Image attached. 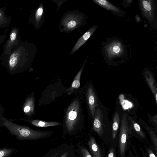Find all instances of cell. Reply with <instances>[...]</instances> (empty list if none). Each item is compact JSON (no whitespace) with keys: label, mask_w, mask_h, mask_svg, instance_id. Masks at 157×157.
<instances>
[{"label":"cell","mask_w":157,"mask_h":157,"mask_svg":"<svg viewBox=\"0 0 157 157\" xmlns=\"http://www.w3.org/2000/svg\"><path fill=\"white\" fill-rule=\"evenodd\" d=\"M33 44L21 40L12 49L11 53L2 64L11 74L22 72L27 69L32 62L35 55Z\"/></svg>","instance_id":"1"},{"label":"cell","mask_w":157,"mask_h":157,"mask_svg":"<svg viewBox=\"0 0 157 157\" xmlns=\"http://www.w3.org/2000/svg\"><path fill=\"white\" fill-rule=\"evenodd\" d=\"M83 101L82 95L78 93L64 109L63 124L64 131L68 133L75 132L83 127L85 117Z\"/></svg>","instance_id":"2"},{"label":"cell","mask_w":157,"mask_h":157,"mask_svg":"<svg viewBox=\"0 0 157 157\" xmlns=\"http://www.w3.org/2000/svg\"><path fill=\"white\" fill-rule=\"evenodd\" d=\"M0 117V126L5 127L18 140H36L45 138L54 133L52 131L34 130L27 126L14 123L3 116Z\"/></svg>","instance_id":"3"},{"label":"cell","mask_w":157,"mask_h":157,"mask_svg":"<svg viewBox=\"0 0 157 157\" xmlns=\"http://www.w3.org/2000/svg\"><path fill=\"white\" fill-rule=\"evenodd\" d=\"M65 93H66V87L63 85L59 78L52 82L43 91L39 100V104L46 105L55 101L56 98Z\"/></svg>","instance_id":"4"},{"label":"cell","mask_w":157,"mask_h":157,"mask_svg":"<svg viewBox=\"0 0 157 157\" xmlns=\"http://www.w3.org/2000/svg\"><path fill=\"white\" fill-rule=\"evenodd\" d=\"M78 93L84 98L88 115L92 121L97 109L98 107L94 88L91 80L88 81Z\"/></svg>","instance_id":"5"},{"label":"cell","mask_w":157,"mask_h":157,"mask_svg":"<svg viewBox=\"0 0 157 157\" xmlns=\"http://www.w3.org/2000/svg\"><path fill=\"white\" fill-rule=\"evenodd\" d=\"M83 19V15L81 13L71 12L62 18L60 24L61 30L63 32L71 31L81 25Z\"/></svg>","instance_id":"6"},{"label":"cell","mask_w":157,"mask_h":157,"mask_svg":"<svg viewBox=\"0 0 157 157\" xmlns=\"http://www.w3.org/2000/svg\"><path fill=\"white\" fill-rule=\"evenodd\" d=\"M20 40V35L19 34V29L16 27H12L10 37L2 46V52L0 56V59L2 62L8 58L11 53L12 48L17 44Z\"/></svg>","instance_id":"7"},{"label":"cell","mask_w":157,"mask_h":157,"mask_svg":"<svg viewBox=\"0 0 157 157\" xmlns=\"http://www.w3.org/2000/svg\"><path fill=\"white\" fill-rule=\"evenodd\" d=\"M128 115L124 112L122 115L119 134V146L120 155L123 157L126 150L128 134L130 132L128 122Z\"/></svg>","instance_id":"8"},{"label":"cell","mask_w":157,"mask_h":157,"mask_svg":"<svg viewBox=\"0 0 157 157\" xmlns=\"http://www.w3.org/2000/svg\"><path fill=\"white\" fill-rule=\"evenodd\" d=\"M139 3L143 15L151 22L155 17V2L153 0H139Z\"/></svg>","instance_id":"9"},{"label":"cell","mask_w":157,"mask_h":157,"mask_svg":"<svg viewBox=\"0 0 157 157\" xmlns=\"http://www.w3.org/2000/svg\"><path fill=\"white\" fill-rule=\"evenodd\" d=\"M104 115L99 107L95 113L93 120V129L98 135L102 136L104 133Z\"/></svg>","instance_id":"10"},{"label":"cell","mask_w":157,"mask_h":157,"mask_svg":"<svg viewBox=\"0 0 157 157\" xmlns=\"http://www.w3.org/2000/svg\"><path fill=\"white\" fill-rule=\"evenodd\" d=\"M35 93L33 92L26 98L23 106L24 114L28 120H31L35 114Z\"/></svg>","instance_id":"11"},{"label":"cell","mask_w":157,"mask_h":157,"mask_svg":"<svg viewBox=\"0 0 157 157\" xmlns=\"http://www.w3.org/2000/svg\"><path fill=\"white\" fill-rule=\"evenodd\" d=\"M87 59V58L86 59L83 66L74 78L70 86L68 87H66V92L67 95H70L74 93H78L81 89V77Z\"/></svg>","instance_id":"12"},{"label":"cell","mask_w":157,"mask_h":157,"mask_svg":"<svg viewBox=\"0 0 157 157\" xmlns=\"http://www.w3.org/2000/svg\"><path fill=\"white\" fill-rule=\"evenodd\" d=\"M98 27L97 25H94L91 27L78 39L72 49L70 53V55L74 53L86 42L97 29Z\"/></svg>","instance_id":"13"},{"label":"cell","mask_w":157,"mask_h":157,"mask_svg":"<svg viewBox=\"0 0 157 157\" xmlns=\"http://www.w3.org/2000/svg\"><path fill=\"white\" fill-rule=\"evenodd\" d=\"M44 13L43 6L42 3H41L30 18V21L35 29H37V28L40 25L43 21Z\"/></svg>","instance_id":"14"},{"label":"cell","mask_w":157,"mask_h":157,"mask_svg":"<svg viewBox=\"0 0 157 157\" xmlns=\"http://www.w3.org/2000/svg\"><path fill=\"white\" fill-rule=\"evenodd\" d=\"M106 51L109 56L113 57L121 55L123 52V48L120 43L114 42L108 46Z\"/></svg>","instance_id":"15"},{"label":"cell","mask_w":157,"mask_h":157,"mask_svg":"<svg viewBox=\"0 0 157 157\" xmlns=\"http://www.w3.org/2000/svg\"><path fill=\"white\" fill-rule=\"evenodd\" d=\"M22 120L28 124L35 126L45 128L50 126H56L63 124L57 121H46L40 120H26L22 119Z\"/></svg>","instance_id":"16"},{"label":"cell","mask_w":157,"mask_h":157,"mask_svg":"<svg viewBox=\"0 0 157 157\" xmlns=\"http://www.w3.org/2000/svg\"><path fill=\"white\" fill-rule=\"evenodd\" d=\"M144 76L145 80L154 95L157 104V87L155 80L151 73L149 71L145 72Z\"/></svg>","instance_id":"17"},{"label":"cell","mask_w":157,"mask_h":157,"mask_svg":"<svg viewBox=\"0 0 157 157\" xmlns=\"http://www.w3.org/2000/svg\"><path fill=\"white\" fill-rule=\"evenodd\" d=\"M128 122L129 128L132 129L135 132L143 139L147 141L146 134L140 125L130 116H128Z\"/></svg>","instance_id":"18"},{"label":"cell","mask_w":157,"mask_h":157,"mask_svg":"<svg viewBox=\"0 0 157 157\" xmlns=\"http://www.w3.org/2000/svg\"><path fill=\"white\" fill-rule=\"evenodd\" d=\"M88 145L94 157H102L100 148L93 136H91L89 139Z\"/></svg>","instance_id":"19"},{"label":"cell","mask_w":157,"mask_h":157,"mask_svg":"<svg viewBox=\"0 0 157 157\" xmlns=\"http://www.w3.org/2000/svg\"><path fill=\"white\" fill-rule=\"evenodd\" d=\"M95 3L102 7L116 13H120V10L119 8L110 3L106 0H93Z\"/></svg>","instance_id":"20"},{"label":"cell","mask_w":157,"mask_h":157,"mask_svg":"<svg viewBox=\"0 0 157 157\" xmlns=\"http://www.w3.org/2000/svg\"><path fill=\"white\" fill-rule=\"evenodd\" d=\"M139 122L144 127L149 135L154 145L156 153H157V137L153 131L143 120H139Z\"/></svg>","instance_id":"21"},{"label":"cell","mask_w":157,"mask_h":157,"mask_svg":"<svg viewBox=\"0 0 157 157\" xmlns=\"http://www.w3.org/2000/svg\"><path fill=\"white\" fill-rule=\"evenodd\" d=\"M6 6L0 8V29L8 27L11 22V18L6 16L5 14Z\"/></svg>","instance_id":"22"},{"label":"cell","mask_w":157,"mask_h":157,"mask_svg":"<svg viewBox=\"0 0 157 157\" xmlns=\"http://www.w3.org/2000/svg\"><path fill=\"white\" fill-rule=\"evenodd\" d=\"M120 124V117L118 112L115 113L113 118L112 128V136L113 140L117 136Z\"/></svg>","instance_id":"23"},{"label":"cell","mask_w":157,"mask_h":157,"mask_svg":"<svg viewBox=\"0 0 157 157\" xmlns=\"http://www.w3.org/2000/svg\"><path fill=\"white\" fill-rule=\"evenodd\" d=\"M17 150L15 148L4 147L0 149V157H13Z\"/></svg>","instance_id":"24"},{"label":"cell","mask_w":157,"mask_h":157,"mask_svg":"<svg viewBox=\"0 0 157 157\" xmlns=\"http://www.w3.org/2000/svg\"><path fill=\"white\" fill-rule=\"evenodd\" d=\"M80 152L82 157H92L90 154L87 149L83 147H81Z\"/></svg>","instance_id":"25"},{"label":"cell","mask_w":157,"mask_h":157,"mask_svg":"<svg viewBox=\"0 0 157 157\" xmlns=\"http://www.w3.org/2000/svg\"><path fill=\"white\" fill-rule=\"evenodd\" d=\"M115 151L114 148L112 147L110 149L107 157H115Z\"/></svg>","instance_id":"26"},{"label":"cell","mask_w":157,"mask_h":157,"mask_svg":"<svg viewBox=\"0 0 157 157\" xmlns=\"http://www.w3.org/2000/svg\"><path fill=\"white\" fill-rule=\"evenodd\" d=\"M68 0H53V1L56 3V5L58 6L57 10H59L60 6L63 3L65 2L68 1Z\"/></svg>","instance_id":"27"},{"label":"cell","mask_w":157,"mask_h":157,"mask_svg":"<svg viewBox=\"0 0 157 157\" xmlns=\"http://www.w3.org/2000/svg\"><path fill=\"white\" fill-rule=\"evenodd\" d=\"M146 149L149 157H157L155 155L150 148L147 147Z\"/></svg>","instance_id":"28"},{"label":"cell","mask_w":157,"mask_h":157,"mask_svg":"<svg viewBox=\"0 0 157 157\" xmlns=\"http://www.w3.org/2000/svg\"><path fill=\"white\" fill-rule=\"evenodd\" d=\"M69 152L67 151L63 153L60 157H67L68 155Z\"/></svg>","instance_id":"29"},{"label":"cell","mask_w":157,"mask_h":157,"mask_svg":"<svg viewBox=\"0 0 157 157\" xmlns=\"http://www.w3.org/2000/svg\"><path fill=\"white\" fill-rule=\"evenodd\" d=\"M58 155V153L57 152L55 154L52 155L51 157H57Z\"/></svg>","instance_id":"30"},{"label":"cell","mask_w":157,"mask_h":157,"mask_svg":"<svg viewBox=\"0 0 157 157\" xmlns=\"http://www.w3.org/2000/svg\"><path fill=\"white\" fill-rule=\"evenodd\" d=\"M70 157H73V156H71Z\"/></svg>","instance_id":"31"},{"label":"cell","mask_w":157,"mask_h":157,"mask_svg":"<svg viewBox=\"0 0 157 157\" xmlns=\"http://www.w3.org/2000/svg\"><path fill=\"white\" fill-rule=\"evenodd\" d=\"M139 157V156H137V157Z\"/></svg>","instance_id":"32"}]
</instances>
